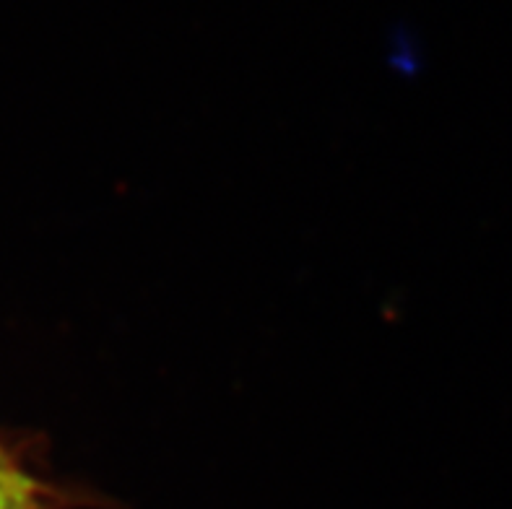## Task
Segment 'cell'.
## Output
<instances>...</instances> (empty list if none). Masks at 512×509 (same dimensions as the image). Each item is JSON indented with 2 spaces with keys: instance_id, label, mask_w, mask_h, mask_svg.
Instances as JSON below:
<instances>
[{
  "instance_id": "1",
  "label": "cell",
  "mask_w": 512,
  "mask_h": 509,
  "mask_svg": "<svg viewBox=\"0 0 512 509\" xmlns=\"http://www.w3.org/2000/svg\"><path fill=\"white\" fill-rule=\"evenodd\" d=\"M29 499H26V486L24 481H16L8 489L0 491V509H26Z\"/></svg>"
},
{
  "instance_id": "2",
  "label": "cell",
  "mask_w": 512,
  "mask_h": 509,
  "mask_svg": "<svg viewBox=\"0 0 512 509\" xmlns=\"http://www.w3.org/2000/svg\"><path fill=\"white\" fill-rule=\"evenodd\" d=\"M16 481H19V476H16V473H13L11 468H8V465L3 463V460H0V491L8 489V486L16 484Z\"/></svg>"
}]
</instances>
